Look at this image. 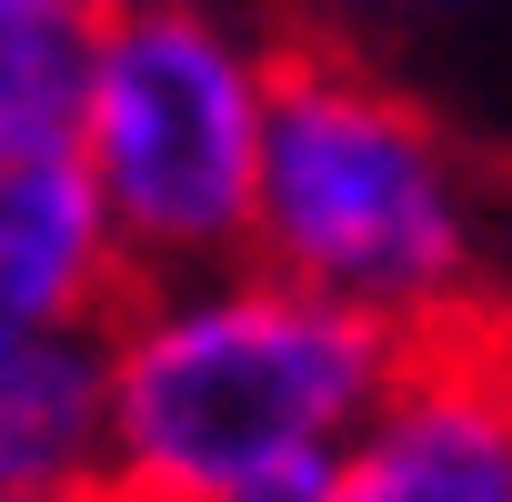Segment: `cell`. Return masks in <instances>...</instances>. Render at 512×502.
<instances>
[{"label":"cell","mask_w":512,"mask_h":502,"mask_svg":"<svg viewBox=\"0 0 512 502\" xmlns=\"http://www.w3.org/2000/svg\"><path fill=\"white\" fill-rule=\"evenodd\" d=\"M91 21H41L0 41V342L91 322L131 282L111 211L91 191V161H81Z\"/></svg>","instance_id":"cell-4"},{"label":"cell","mask_w":512,"mask_h":502,"mask_svg":"<svg viewBox=\"0 0 512 502\" xmlns=\"http://www.w3.org/2000/svg\"><path fill=\"white\" fill-rule=\"evenodd\" d=\"M101 0H0V41L11 31H41V21H91Z\"/></svg>","instance_id":"cell-8"},{"label":"cell","mask_w":512,"mask_h":502,"mask_svg":"<svg viewBox=\"0 0 512 502\" xmlns=\"http://www.w3.org/2000/svg\"><path fill=\"white\" fill-rule=\"evenodd\" d=\"M402 332L272 272H151L111 302V492L221 502L282 462L342 452L402 372Z\"/></svg>","instance_id":"cell-1"},{"label":"cell","mask_w":512,"mask_h":502,"mask_svg":"<svg viewBox=\"0 0 512 502\" xmlns=\"http://www.w3.org/2000/svg\"><path fill=\"white\" fill-rule=\"evenodd\" d=\"M332 502H512V322H462L402 352L372 422L342 442Z\"/></svg>","instance_id":"cell-5"},{"label":"cell","mask_w":512,"mask_h":502,"mask_svg":"<svg viewBox=\"0 0 512 502\" xmlns=\"http://www.w3.org/2000/svg\"><path fill=\"white\" fill-rule=\"evenodd\" d=\"M111 492V312L0 342V502Z\"/></svg>","instance_id":"cell-6"},{"label":"cell","mask_w":512,"mask_h":502,"mask_svg":"<svg viewBox=\"0 0 512 502\" xmlns=\"http://www.w3.org/2000/svg\"><path fill=\"white\" fill-rule=\"evenodd\" d=\"M61 502H121V492H61Z\"/></svg>","instance_id":"cell-10"},{"label":"cell","mask_w":512,"mask_h":502,"mask_svg":"<svg viewBox=\"0 0 512 502\" xmlns=\"http://www.w3.org/2000/svg\"><path fill=\"white\" fill-rule=\"evenodd\" d=\"M272 91H282V41L241 0H101L81 81V161L131 282L211 272L251 251Z\"/></svg>","instance_id":"cell-3"},{"label":"cell","mask_w":512,"mask_h":502,"mask_svg":"<svg viewBox=\"0 0 512 502\" xmlns=\"http://www.w3.org/2000/svg\"><path fill=\"white\" fill-rule=\"evenodd\" d=\"M251 262L392 322L402 342L462 332L492 302L482 181L392 71L302 41L282 51V91H272Z\"/></svg>","instance_id":"cell-2"},{"label":"cell","mask_w":512,"mask_h":502,"mask_svg":"<svg viewBox=\"0 0 512 502\" xmlns=\"http://www.w3.org/2000/svg\"><path fill=\"white\" fill-rule=\"evenodd\" d=\"M352 11H452V0H352Z\"/></svg>","instance_id":"cell-9"},{"label":"cell","mask_w":512,"mask_h":502,"mask_svg":"<svg viewBox=\"0 0 512 502\" xmlns=\"http://www.w3.org/2000/svg\"><path fill=\"white\" fill-rule=\"evenodd\" d=\"M332 492H342V452H322V462H282V472L241 482V492H221V502H332Z\"/></svg>","instance_id":"cell-7"}]
</instances>
